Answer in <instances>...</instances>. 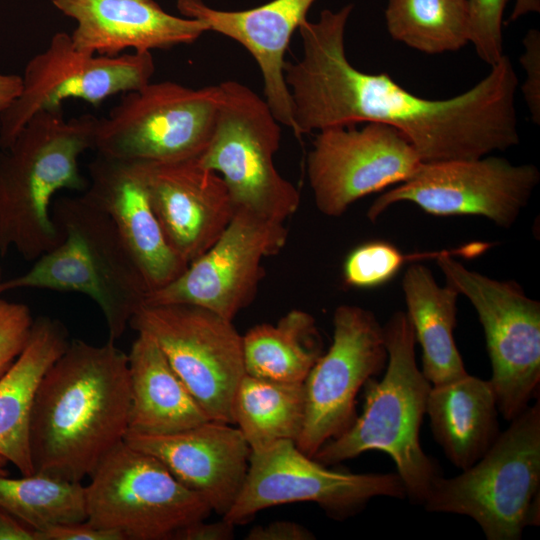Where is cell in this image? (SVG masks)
Instances as JSON below:
<instances>
[{
	"label": "cell",
	"instance_id": "1",
	"mask_svg": "<svg viewBox=\"0 0 540 540\" xmlns=\"http://www.w3.org/2000/svg\"><path fill=\"white\" fill-rule=\"evenodd\" d=\"M353 7L324 9L317 21L306 19L298 28L302 57L284 68L297 137L377 122L403 134L422 162L475 159L519 144L518 78L506 55L469 90L447 99L422 98L387 73H365L350 63L345 30Z\"/></svg>",
	"mask_w": 540,
	"mask_h": 540
},
{
	"label": "cell",
	"instance_id": "2",
	"mask_svg": "<svg viewBox=\"0 0 540 540\" xmlns=\"http://www.w3.org/2000/svg\"><path fill=\"white\" fill-rule=\"evenodd\" d=\"M131 393L128 355L114 341L72 340L37 388L30 419L35 473L81 482L124 441Z\"/></svg>",
	"mask_w": 540,
	"mask_h": 540
},
{
	"label": "cell",
	"instance_id": "3",
	"mask_svg": "<svg viewBox=\"0 0 540 540\" xmlns=\"http://www.w3.org/2000/svg\"><path fill=\"white\" fill-rule=\"evenodd\" d=\"M99 118L65 119L62 109L36 113L6 147H0V254L13 248L33 261L61 236L52 217L56 194L88 186L79 158L94 149Z\"/></svg>",
	"mask_w": 540,
	"mask_h": 540
},
{
	"label": "cell",
	"instance_id": "4",
	"mask_svg": "<svg viewBox=\"0 0 540 540\" xmlns=\"http://www.w3.org/2000/svg\"><path fill=\"white\" fill-rule=\"evenodd\" d=\"M383 331L388 352L384 376L365 383L361 415L312 458L330 466L366 451L385 452L396 465L406 497L423 504L441 476L437 462L424 453L419 441L432 384L417 366L414 329L406 312L396 311Z\"/></svg>",
	"mask_w": 540,
	"mask_h": 540
},
{
	"label": "cell",
	"instance_id": "5",
	"mask_svg": "<svg viewBox=\"0 0 540 540\" xmlns=\"http://www.w3.org/2000/svg\"><path fill=\"white\" fill-rule=\"evenodd\" d=\"M59 243L21 275L0 281V296L16 289L75 292L92 299L116 342L148 289L111 220L83 195L60 197L52 205Z\"/></svg>",
	"mask_w": 540,
	"mask_h": 540
},
{
	"label": "cell",
	"instance_id": "6",
	"mask_svg": "<svg viewBox=\"0 0 540 540\" xmlns=\"http://www.w3.org/2000/svg\"><path fill=\"white\" fill-rule=\"evenodd\" d=\"M429 512L472 518L488 540H519L540 520V401L511 420L474 465L436 479L423 503Z\"/></svg>",
	"mask_w": 540,
	"mask_h": 540
},
{
	"label": "cell",
	"instance_id": "7",
	"mask_svg": "<svg viewBox=\"0 0 540 540\" xmlns=\"http://www.w3.org/2000/svg\"><path fill=\"white\" fill-rule=\"evenodd\" d=\"M218 85L214 130L197 161L221 176L235 210L284 222L297 211L300 194L274 164L281 124L248 86L233 80Z\"/></svg>",
	"mask_w": 540,
	"mask_h": 540
},
{
	"label": "cell",
	"instance_id": "8",
	"mask_svg": "<svg viewBox=\"0 0 540 540\" xmlns=\"http://www.w3.org/2000/svg\"><path fill=\"white\" fill-rule=\"evenodd\" d=\"M487 244L472 243L443 251L437 265L446 283L464 295L483 326L492 366L499 413L511 421L538 397L540 383V302L528 297L513 280H496L469 270L452 254L473 256Z\"/></svg>",
	"mask_w": 540,
	"mask_h": 540
},
{
	"label": "cell",
	"instance_id": "9",
	"mask_svg": "<svg viewBox=\"0 0 540 540\" xmlns=\"http://www.w3.org/2000/svg\"><path fill=\"white\" fill-rule=\"evenodd\" d=\"M89 477L84 486L86 520L119 532L125 540H172L178 530L213 512L159 460L124 441Z\"/></svg>",
	"mask_w": 540,
	"mask_h": 540
},
{
	"label": "cell",
	"instance_id": "10",
	"mask_svg": "<svg viewBox=\"0 0 540 540\" xmlns=\"http://www.w3.org/2000/svg\"><path fill=\"white\" fill-rule=\"evenodd\" d=\"M219 85L193 89L162 81L124 93L107 117L99 118L98 154L141 162L198 158L212 136Z\"/></svg>",
	"mask_w": 540,
	"mask_h": 540
},
{
	"label": "cell",
	"instance_id": "11",
	"mask_svg": "<svg viewBox=\"0 0 540 540\" xmlns=\"http://www.w3.org/2000/svg\"><path fill=\"white\" fill-rule=\"evenodd\" d=\"M129 326L156 342L210 420L234 425L245 368L242 335L231 320L191 304H143Z\"/></svg>",
	"mask_w": 540,
	"mask_h": 540
},
{
	"label": "cell",
	"instance_id": "12",
	"mask_svg": "<svg viewBox=\"0 0 540 540\" xmlns=\"http://www.w3.org/2000/svg\"><path fill=\"white\" fill-rule=\"evenodd\" d=\"M379 496L406 497L398 473H351L331 470L304 454L294 441H279L251 451L242 488L222 517L235 526L259 511L296 502H314L336 520L360 512Z\"/></svg>",
	"mask_w": 540,
	"mask_h": 540
},
{
	"label": "cell",
	"instance_id": "13",
	"mask_svg": "<svg viewBox=\"0 0 540 540\" xmlns=\"http://www.w3.org/2000/svg\"><path fill=\"white\" fill-rule=\"evenodd\" d=\"M539 181L534 164L515 165L496 156L421 162L410 178L373 201L367 217L374 222L392 205L410 202L431 215L482 216L508 229Z\"/></svg>",
	"mask_w": 540,
	"mask_h": 540
},
{
	"label": "cell",
	"instance_id": "14",
	"mask_svg": "<svg viewBox=\"0 0 540 540\" xmlns=\"http://www.w3.org/2000/svg\"><path fill=\"white\" fill-rule=\"evenodd\" d=\"M383 326L370 310L340 305L333 314V340L318 358L304 385L305 416L296 446L313 457L327 441L355 421L356 396L386 368Z\"/></svg>",
	"mask_w": 540,
	"mask_h": 540
},
{
	"label": "cell",
	"instance_id": "15",
	"mask_svg": "<svg viewBox=\"0 0 540 540\" xmlns=\"http://www.w3.org/2000/svg\"><path fill=\"white\" fill-rule=\"evenodd\" d=\"M154 72L151 52L90 54L78 50L70 34L57 32L47 48L28 61L20 95L0 116V147L8 146L40 111L62 109L70 98L98 106L112 95L148 84Z\"/></svg>",
	"mask_w": 540,
	"mask_h": 540
},
{
	"label": "cell",
	"instance_id": "16",
	"mask_svg": "<svg viewBox=\"0 0 540 540\" xmlns=\"http://www.w3.org/2000/svg\"><path fill=\"white\" fill-rule=\"evenodd\" d=\"M416 150L392 126L367 122L318 131L307 156L317 209L339 217L357 200L410 178L421 164Z\"/></svg>",
	"mask_w": 540,
	"mask_h": 540
},
{
	"label": "cell",
	"instance_id": "17",
	"mask_svg": "<svg viewBox=\"0 0 540 540\" xmlns=\"http://www.w3.org/2000/svg\"><path fill=\"white\" fill-rule=\"evenodd\" d=\"M284 222L236 209L216 241L144 304H191L233 320L253 300L263 276L262 261L286 244Z\"/></svg>",
	"mask_w": 540,
	"mask_h": 540
},
{
	"label": "cell",
	"instance_id": "18",
	"mask_svg": "<svg viewBox=\"0 0 540 540\" xmlns=\"http://www.w3.org/2000/svg\"><path fill=\"white\" fill-rule=\"evenodd\" d=\"M82 195L111 220L148 293L166 286L187 268L156 218L141 161L97 153L88 165V186Z\"/></svg>",
	"mask_w": 540,
	"mask_h": 540
},
{
	"label": "cell",
	"instance_id": "19",
	"mask_svg": "<svg viewBox=\"0 0 540 540\" xmlns=\"http://www.w3.org/2000/svg\"><path fill=\"white\" fill-rule=\"evenodd\" d=\"M124 442L159 460L221 517L229 511L242 488L251 454L238 427L216 420L169 434L128 431Z\"/></svg>",
	"mask_w": 540,
	"mask_h": 540
},
{
	"label": "cell",
	"instance_id": "20",
	"mask_svg": "<svg viewBox=\"0 0 540 540\" xmlns=\"http://www.w3.org/2000/svg\"><path fill=\"white\" fill-rule=\"evenodd\" d=\"M142 163L150 203L165 238L189 264L216 241L235 212L227 187L197 158Z\"/></svg>",
	"mask_w": 540,
	"mask_h": 540
},
{
	"label": "cell",
	"instance_id": "21",
	"mask_svg": "<svg viewBox=\"0 0 540 540\" xmlns=\"http://www.w3.org/2000/svg\"><path fill=\"white\" fill-rule=\"evenodd\" d=\"M73 19V45L90 54L117 56L189 45L207 32L196 19L172 15L155 0H52Z\"/></svg>",
	"mask_w": 540,
	"mask_h": 540
},
{
	"label": "cell",
	"instance_id": "22",
	"mask_svg": "<svg viewBox=\"0 0 540 540\" xmlns=\"http://www.w3.org/2000/svg\"><path fill=\"white\" fill-rule=\"evenodd\" d=\"M315 0H272L238 11L212 8L202 0H177L183 17L241 44L260 69L267 104L281 125L293 130L292 103L284 79L285 52Z\"/></svg>",
	"mask_w": 540,
	"mask_h": 540
},
{
	"label": "cell",
	"instance_id": "23",
	"mask_svg": "<svg viewBox=\"0 0 540 540\" xmlns=\"http://www.w3.org/2000/svg\"><path fill=\"white\" fill-rule=\"evenodd\" d=\"M69 343L68 331L59 320L40 316L34 319L25 348L0 377V455L23 476L35 473L29 432L37 388Z\"/></svg>",
	"mask_w": 540,
	"mask_h": 540
},
{
	"label": "cell",
	"instance_id": "24",
	"mask_svg": "<svg viewBox=\"0 0 540 540\" xmlns=\"http://www.w3.org/2000/svg\"><path fill=\"white\" fill-rule=\"evenodd\" d=\"M498 413L490 380L469 374L432 385L426 404L435 441L462 471L481 459L498 438Z\"/></svg>",
	"mask_w": 540,
	"mask_h": 540
},
{
	"label": "cell",
	"instance_id": "25",
	"mask_svg": "<svg viewBox=\"0 0 540 540\" xmlns=\"http://www.w3.org/2000/svg\"><path fill=\"white\" fill-rule=\"evenodd\" d=\"M127 355L131 393L128 431L169 434L210 420L150 336L138 333Z\"/></svg>",
	"mask_w": 540,
	"mask_h": 540
},
{
	"label": "cell",
	"instance_id": "26",
	"mask_svg": "<svg viewBox=\"0 0 540 540\" xmlns=\"http://www.w3.org/2000/svg\"><path fill=\"white\" fill-rule=\"evenodd\" d=\"M402 289L416 342L422 349L421 371L432 385L445 384L466 376L453 331L457 322V298L451 285L440 286L428 267L408 266Z\"/></svg>",
	"mask_w": 540,
	"mask_h": 540
},
{
	"label": "cell",
	"instance_id": "27",
	"mask_svg": "<svg viewBox=\"0 0 540 540\" xmlns=\"http://www.w3.org/2000/svg\"><path fill=\"white\" fill-rule=\"evenodd\" d=\"M245 373L276 381L304 382L322 355L314 317L293 309L277 323H263L242 335Z\"/></svg>",
	"mask_w": 540,
	"mask_h": 540
},
{
	"label": "cell",
	"instance_id": "28",
	"mask_svg": "<svg viewBox=\"0 0 540 540\" xmlns=\"http://www.w3.org/2000/svg\"><path fill=\"white\" fill-rule=\"evenodd\" d=\"M304 416L303 382L276 381L246 373L242 377L233 400V417L251 451L284 440L296 443Z\"/></svg>",
	"mask_w": 540,
	"mask_h": 540
},
{
	"label": "cell",
	"instance_id": "29",
	"mask_svg": "<svg viewBox=\"0 0 540 540\" xmlns=\"http://www.w3.org/2000/svg\"><path fill=\"white\" fill-rule=\"evenodd\" d=\"M390 36L426 54L455 52L470 42L468 0H388Z\"/></svg>",
	"mask_w": 540,
	"mask_h": 540
},
{
	"label": "cell",
	"instance_id": "30",
	"mask_svg": "<svg viewBox=\"0 0 540 540\" xmlns=\"http://www.w3.org/2000/svg\"><path fill=\"white\" fill-rule=\"evenodd\" d=\"M0 507L36 531L87 519L81 482L39 473L16 479L0 475Z\"/></svg>",
	"mask_w": 540,
	"mask_h": 540
},
{
	"label": "cell",
	"instance_id": "31",
	"mask_svg": "<svg viewBox=\"0 0 540 540\" xmlns=\"http://www.w3.org/2000/svg\"><path fill=\"white\" fill-rule=\"evenodd\" d=\"M442 252L403 254L384 241H371L354 248L343 264V280L354 288H373L391 280L409 260L438 257Z\"/></svg>",
	"mask_w": 540,
	"mask_h": 540
},
{
	"label": "cell",
	"instance_id": "32",
	"mask_svg": "<svg viewBox=\"0 0 540 540\" xmlns=\"http://www.w3.org/2000/svg\"><path fill=\"white\" fill-rule=\"evenodd\" d=\"M509 0H468L470 43L478 57L490 67L503 52V13Z\"/></svg>",
	"mask_w": 540,
	"mask_h": 540
},
{
	"label": "cell",
	"instance_id": "33",
	"mask_svg": "<svg viewBox=\"0 0 540 540\" xmlns=\"http://www.w3.org/2000/svg\"><path fill=\"white\" fill-rule=\"evenodd\" d=\"M33 322L27 305L0 296V377L25 348Z\"/></svg>",
	"mask_w": 540,
	"mask_h": 540
},
{
	"label": "cell",
	"instance_id": "34",
	"mask_svg": "<svg viewBox=\"0 0 540 540\" xmlns=\"http://www.w3.org/2000/svg\"><path fill=\"white\" fill-rule=\"evenodd\" d=\"M520 62L525 71L521 91L533 122L540 124V33L530 29L523 38Z\"/></svg>",
	"mask_w": 540,
	"mask_h": 540
},
{
	"label": "cell",
	"instance_id": "35",
	"mask_svg": "<svg viewBox=\"0 0 540 540\" xmlns=\"http://www.w3.org/2000/svg\"><path fill=\"white\" fill-rule=\"evenodd\" d=\"M38 532V540H125L117 531L96 527L87 520L56 525Z\"/></svg>",
	"mask_w": 540,
	"mask_h": 540
},
{
	"label": "cell",
	"instance_id": "36",
	"mask_svg": "<svg viewBox=\"0 0 540 540\" xmlns=\"http://www.w3.org/2000/svg\"><path fill=\"white\" fill-rule=\"evenodd\" d=\"M246 540H312L315 535L306 527L289 520H277L266 525L254 526Z\"/></svg>",
	"mask_w": 540,
	"mask_h": 540
},
{
	"label": "cell",
	"instance_id": "37",
	"mask_svg": "<svg viewBox=\"0 0 540 540\" xmlns=\"http://www.w3.org/2000/svg\"><path fill=\"white\" fill-rule=\"evenodd\" d=\"M234 527L224 518L212 523L199 520L178 530L172 540H230L234 538Z\"/></svg>",
	"mask_w": 540,
	"mask_h": 540
},
{
	"label": "cell",
	"instance_id": "38",
	"mask_svg": "<svg viewBox=\"0 0 540 540\" xmlns=\"http://www.w3.org/2000/svg\"><path fill=\"white\" fill-rule=\"evenodd\" d=\"M0 540H38V532L0 507Z\"/></svg>",
	"mask_w": 540,
	"mask_h": 540
},
{
	"label": "cell",
	"instance_id": "39",
	"mask_svg": "<svg viewBox=\"0 0 540 540\" xmlns=\"http://www.w3.org/2000/svg\"><path fill=\"white\" fill-rule=\"evenodd\" d=\"M22 87V76L0 73V116L18 98Z\"/></svg>",
	"mask_w": 540,
	"mask_h": 540
},
{
	"label": "cell",
	"instance_id": "40",
	"mask_svg": "<svg viewBox=\"0 0 540 540\" xmlns=\"http://www.w3.org/2000/svg\"><path fill=\"white\" fill-rule=\"evenodd\" d=\"M539 12L540 0H516L513 11L509 16L507 22L511 23L524 15Z\"/></svg>",
	"mask_w": 540,
	"mask_h": 540
},
{
	"label": "cell",
	"instance_id": "41",
	"mask_svg": "<svg viewBox=\"0 0 540 540\" xmlns=\"http://www.w3.org/2000/svg\"><path fill=\"white\" fill-rule=\"evenodd\" d=\"M8 460L3 457L2 455H0V475H3V476H8V469H7V465H8Z\"/></svg>",
	"mask_w": 540,
	"mask_h": 540
},
{
	"label": "cell",
	"instance_id": "42",
	"mask_svg": "<svg viewBox=\"0 0 540 540\" xmlns=\"http://www.w3.org/2000/svg\"><path fill=\"white\" fill-rule=\"evenodd\" d=\"M2 280V271H1V267H0V281Z\"/></svg>",
	"mask_w": 540,
	"mask_h": 540
}]
</instances>
